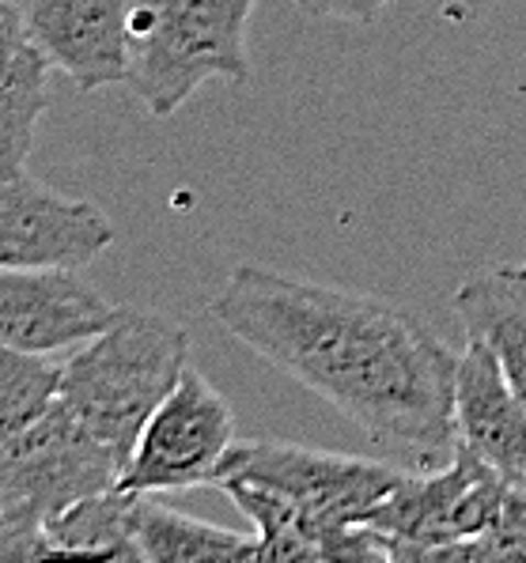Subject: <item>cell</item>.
I'll list each match as a JSON object with an SVG mask.
<instances>
[{
    "label": "cell",
    "instance_id": "6da1fadb",
    "mask_svg": "<svg viewBox=\"0 0 526 563\" xmlns=\"http://www.w3.org/2000/svg\"><path fill=\"white\" fill-rule=\"evenodd\" d=\"M209 314L375 443L420 457L459 443V352L398 302L235 265Z\"/></svg>",
    "mask_w": 526,
    "mask_h": 563
},
{
    "label": "cell",
    "instance_id": "7a4b0ae2",
    "mask_svg": "<svg viewBox=\"0 0 526 563\" xmlns=\"http://www.w3.org/2000/svg\"><path fill=\"white\" fill-rule=\"evenodd\" d=\"M402 476V470L372 457L250 439L231 446L217 488L223 481H246L277 492L304 515L318 544V563H360L391 560V544L368 526V518L398 488Z\"/></svg>",
    "mask_w": 526,
    "mask_h": 563
},
{
    "label": "cell",
    "instance_id": "3957f363",
    "mask_svg": "<svg viewBox=\"0 0 526 563\" xmlns=\"http://www.w3.org/2000/svg\"><path fill=\"white\" fill-rule=\"evenodd\" d=\"M186 367L189 336L183 325L149 310H122L62 363L57 401L129 465L144 423L178 386Z\"/></svg>",
    "mask_w": 526,
    "mask_h": 563
},
{
    "label": "cell",
    "instance_id": "277c9868",
    "mask_svg": "<svg viewBox=\"0 0 526 563\" xmlns=\"http://www.w3.org/2000/svg\"><path fill=\"white\" fill-rule=\"evenodd\" d=\"M257 0H133L125 88L171 118L209 80L246 84V23Z\"/></svg>",
    "mask_w": 526,
    "mask_h": 563
},
{
    "label": "cell",
    "instance_id": "5b68a950",
    "mask_svg": "<svg viewBox=\"0 0 526 563\" xmlns=\"http://www.w3.org/2000/svg\"><path fill=\"white\" fill-rule=\"evenodd\" d=\"M507 488L512 484L470 446L454 443L443 470L405 473L368 526L391 544V560H443L462 541H478L481 556L496 560L493 533L504 518Z\"/></svg>",
    "mask_w": 526,
    "mask_h": 563
},
{
    "label": "cell",
    "instance_id": "8992f818",
    "mask_svg": "<svg viewBox=\"0 0 526 563\" xmlns=\"http://www.w3.org/2000/svg\"><path fill=\"white\" fill-rule=\"evenodd\" d=\"M122 457L54 401L15 439L0 443V507L50 526L80 499L122 484Z\"/></svg>",
    "mask_w": 526,
    "mask_h": 563
},
{
    "label": "cell",
    "instance_id": "52a82bcc",
    "mask_svg": "<svg viewBox=\"0 0 526 563\" xmlns=\"http://www.w3.org/2000/svg\"><path fill=\"white\" fill-rule=\"evenodd\" d=\"M235 446V412L197 367H186L178 386L144 423L118 488L125 492H189L217 484Z\"/></svg>",
    "mask_w": 526,
    "mask_h": 563
},
{
    "label": "cell",
    "instance_id": "ba28073f",
    "mask_svg": "<svg viewBox=\"0 0 526 563\" xmlns=\"http://www.w3.org/2000/svg\"><path fill=\"white\" fill-rule=\"evenodd\" d=\"M114 246L99 205L42 186L28 170L0 175V268H84Z\"/></svg>",
    "mask_w": 526,
    "mask_h": 563
},
{
    "label": "cell",
    "instance_id": "9c48e42d",
    "mask_svg": "<svg viewBox=\"0 0 526 563\" xmlns=\"http://www.w3.org/2000/svg\"><path fill=\"white\" fill-rule=\"evenodd\" d=\"M122 310L76 268H0V341L23 352H68L99 336Z\"/></svg>",
    "mask_w": 526,
    "mask_h": 563
},
{
    "label": "cell",
    "instance_id": "30bf717a",
    "mask_svg": "<svg viewBox=\"0 0 526 563\" xmlns=\"http://www.w3.org/2000/svg\"><path fill=\"white\" fill-rule=\"evenodd\" d=\"M34 42L80 91L125 84L133 0H12Z\"/></svg>",
    "mask_w": 526,
    "mask_h": 563
},
{
    "label": "cell",
    "instance_id": "8fae6325",
    "mask_svg": "<svg viewBox=\"0 0 526 563\" xmlns=\"http://www.w3.org/2000/svg\"><path fill=\"white\" fill-rule=\"evenodd\" d=\"M454 431L512 488H526V409L507 383L493 344L465 333L454 375Z\"/></svg>",
    "mask_w": 526,
    "mask_h": 563
},
{
    "label": "cell",
    "instance_id": "7c38bea8",
    "mask_svg": "<svg viewBox=\"0 0 526 563\" xmlns=\"http://www.w3.org/2000/svg\"><path fill=\"white\" fill-rule=\"evenodd\" d=\"M50 57L12 0H0V175L28 167L34 129L50 102Z\"/></svg>",
    "mask_w": 526,
    "mask_h": 563
},
{
    "label": "cell",
    "instance_id": "4fadbf2b",
    "mask_svg": "<svg viewBox=\"0 0 526 563\" xmlns=\"http://www.w3.org/2000/svg\"><path fill=\"white\" fill-rule=\"evenodd\" d=\"M451 307L465 333L493 344L507 383L526 409V265L473 268L459 284Z\"/></svg>",
    "mask_w": 526,
    "mask_h": 563
},
{
    "label": "cell",
    "instance_id": "5bb4252c",
    "mask_svg": "<svg viewBox=\"0 0 526 563\" xmlns=\"http://www.w3.org/2000/svg\"><path fill=\"white\" fill-rule=\"evenodd\" d=\"M133 541L144 563H201V560H257V537L167 507L155 492H133Z\"/></svg>",
    "mask_w": 526,
    "mask_h": 563
},
{
    "label": "cell",
    "instance_id": "9a60e30c",
    "mask_svg": "<svg viewBox=\"0 0 526 563\" xmlns=\"http://www.w3.org/2000/svg\"><path fill=\"white\" fill-rule=\"evenodd\" d=\"M57 556H107L136 560L133 541V492L110 488L80 499L46 526Z\"/></svg>",
    "mask_w": 526,
    "mask_h": 563
},
{
    "label": "cell",
    "instance_id": "2e32d148",
    "mask_svg": "<svg viewBox=\"0 0 526 563\" xmlns=\"http://www.w3.org/2000/svg\"><path fill=\"white\" fill-rule=\"evenodd\" d=\"M62 389V363L46 352H23L0 341V443L39 420Z\"/></svg>",
    "mask_w": 526,
    "mask_h": 563
},
{
    "label": "cell",
    "instance_id": "e0dca14e",
    "mask_svg": "<svg viewBox=\"0 0 526 563\" xmlns=\"http://www.w3.org/2000/svg\"><path fill=\"white\" fill-rule=\"evenodd\" d=\"M57 556L50 530L20 510L0 507V560H50Z\"/></svg>",
    "mask_w": 526,
    "mask_h": 563
},
{
    "label": "cell",
    "instance_id": "ac0fdd59",
    "mask_svg": "<svg viewBox=\"0 0 526 563\" xmlns=\"http://www.w3.org/2000/svg\"><path fill=\"white\" fill-rule=\"evenodd\" d=\"M288 4L299 8L310 20H338V23L368 27V23H375L394 0H288Z\"/></svg>",
    "mask_w": 526,
    "mask_h": 563
}]
</instances>
